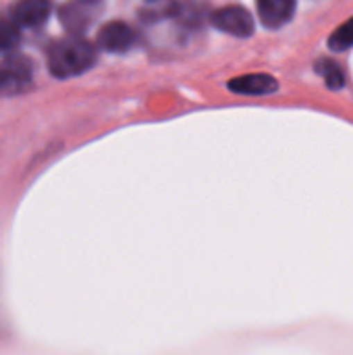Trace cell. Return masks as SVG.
<instances>
[{
  "label": "cell",
  "instance_id": "cell-1",
  "mask_svg": "<svg viewBox=\"0 0 353 355\" xmlns=\"http://www.w3.org/2000/svg\"><path fill=\"white\" fill-rule=\"evenodd\" d=\"M96 62V50L89 42L81 37H67L50 46L48 67L50 73L58 79L75 77L92 69Z\"/></svg>",
  "mask_w": 353,
  "mask_h": 355
},
{
  "label": "cell",
  "instance_id": "cell-2",
  "mask_svg": "<svg viewBox=\"0 0 353 355\" xmlns=\"http://www.w3.org/2000/svg\"><path fill=\"white\" fill-rule=\"evenodd\" d=\"M33 81V64L23 54H10L0 62V96L25 92Z\"/></svg>",
  "mask_w": 353,
  "mask_h": 355
},
{
  "label": "cell",
  "instance_id": "cell-3",
  "mask_svg": "<svg viewBox=\"0 0 353 355\" xmlns=\"http://www.w3.org/2000/svg\"><path fill=\"white\" fill-rule=\"evenodd\" d=\"M212 25L237 37H248L254 33V17L243 6H237V4L218 8L212 15Z\"/></svg>",
  "mask_w": 353,
  "mask_h": 355
},
{
  "label": "cell",
  "instance_id": "cell-4",
  "mask_svg": "<svg viewBox=\"0 0 353 355\" xmlns=\"http://www.w3.org/2000/svg\"><path fill=\"white\" fill-rule=\"evenodd\" d=\"M50 0H17L10 8V19L19 27H35L50 17Z\"/></svg>",
  "mask_w": 353,
  "mask_h": 355
},
{
  "label": "cell",
  "instance_id": "cell-5",
  "mask_svg": "<svg viewBox=\"0 0 353 355\" xmlns=\"http://www.w3.org/2000/svg\"><path fill=\"white\" fill-rule=\"evenodd\" d=\"M133 40H135L133 29L123 21H110L98 33V44L106 52H125L131 48Z\"/></svg>",
  "mask_w": 353,
  "mask_h": 355
},
{
  "label": "cell",
  "instance_id": "cell-6",
  "mask_svg": "<svg viewBox=\"0 0 353 355\" xmlns=\"http://www.w3.org/2000/svg\"><path fill=\"white\" fill-rule=\"evenodd\" d=\"M256 6L262 25L270 29L287 25L295 12V0H258Z\"/></svg>",
  "mask_w": 353,
  "mask_h": 355
},
{
  "label": "cell",
  "instance_id": "cell-7",
  "mask_svg": "<svg viewBox=\"0 0 353 355\" xmlns=\"http://www.w3.org/2000/svg\"><path fill=\"white\" fill-rule=\"evenodd\" d=\"M279 83L275 77L266 75V73H250V75H241L229 81V89L237 92V94H246V96H264V94H273L277 92Z\"/></svg>",
  "mask_w": 353,
  "mask_h": 355
},
{
  "label": "cell",
  "instance_id": "cell-8",
  "mask_svg": "<svg viewBox=\"0 0 353 355\" xmlns=\"http://www.w3.org/2000/svg\"><path fill=\"white\" fill-rule=\"evenodd\" d=\"M60 21L64 27H69L71 31H81L83 27H87L89 23V15L85 10V6H77V4H67L60 10Z\"/></svg>",
  "mask_w": 353,
  "mask_h": 355
},
{
  "label": "cell",
  "instance_id": "cell-9",
  "mask_svg": "<svg viewBox=\"0 0 353 355\" xmlns=\"http://www.w3.org/2000/svg\"><path fill=\"white\" fill-rule=\"evenodd\" d=\"M329 48L335 50V52H343V50H350L353 48V17L350 21H345L343 25H339L331 37H329Z\"/></svg>",
  "mask_w": 353,
  "mask_h": 355
},
{
  "label": "cell",
  "instance_id": "cell-10",
  "mask_svg": "<svg viewBox=\"0 0 353 355\" xmlns=\"http://www.w3.org/2000/svg\"><path fill=\"white\" fill-rule=\"evenodd\" d=\"M316 71L325 77V81H327V85L331 89H341L345 85V75H343V71L339 69L337 62H333V60H318Z\"/></svg>",
  "mask_w": 353,
  "mask_h": 355
},
{
  "label": "cell",
  "instance_id": "cell-11",
  "mask_svg": "<svg viewBox=\"0 0 353 355\" xmlns=\"http://www.w3.org/2000/svg\"><path fill=\"white\" fill-rule=\"evenodd\" d=\"M19 40H21L19 25H17L12 19H2V21H0V50H10V48H15Z\"/></svg>",
  "mask_w": 353,
  "mask_h": 355
}]
</instances>
